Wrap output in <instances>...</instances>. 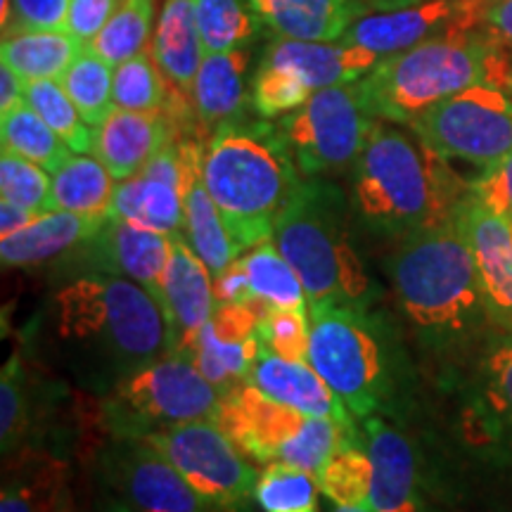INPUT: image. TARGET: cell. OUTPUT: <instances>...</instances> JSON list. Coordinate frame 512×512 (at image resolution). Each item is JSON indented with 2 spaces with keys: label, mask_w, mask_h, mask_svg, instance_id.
<instances>
[{
  "label": "cell",
  "mask_w": 512,
  "mask_h": 512,
  "mask_svg": "<svg viewBox=\"0 0 512 512\" xmlns=\"http://www.w3.org/2000/svg\"><path fill=\"white\" fill-rule=\"evenodd\" d=\"M380 60L373 50L342 41L278 38L256 69L252 105L259 117L283 119L323 88L361 81Z\"/></svg>",
  "instance_id": "obj_10"
},
{
  "label": "cell",
  "mask_w": 512,
  "mask_h": 512,
  "mask_svg": "<svg viewBox=\"0 0 512 512\" xmlns=\"http://www.w3.org/2000/svg\"><path fill=\"white\" fill-rule=\"evenodd\" d=\"M67 10L69 0H12L10 31L3 36L19 31L67 29Z\"/></svg>",
  "instance_id": "obj_46"
},
{
  "label": "cell",
  "mask_w": 512,
  "mask_h": 512,
  "mask_svg": "<svg viewBox=\"0 0 512 512\" xmlns=\"http://www.w3.org/2000/svg\"><path fill=\"white\" fill-rule=\"evenodd\" d=\"M176 467L211 508L245 510L259 475L214 420H195L140 439Z\"/></svg>",
  "instance_id": "obj_13"
},
{
  "label": "cell",
  "mask_w": 512,
  "mask_h": 512,
  "mask_svg": "<svg viewBox=\"0 0 512 512\" xmlns=\"http://www.w3.org/2000/svg\"><path fill=\"white\" fill-rule=\"evenodd\" d=\"M24 86H27V81H24L15 69H10L8 64H0V114L22 105Z\"/></svg>",
  "instance_id": "obj_49"
},
{
  "label": "cell",
  "mask_w": 512,
  "mask_h": 512,
  "mask_svg": "<svg viewBox=\"0 0 512 512\" xmlns=\"http://www.w3.org/2000/svg\"><path fill=\"white\" fill-rule=\"evenodd\" d=\"M204 55L228 53L254 36V15L242 0H192Z\"/></svg>",
  "instance_id": "obj_39"
},
{
  "label": "cell",
  "mask_w": 512,
  "mask_h": 512,
  "mask_svg": "<svg viewBox=\"0 0 512 512\" xmlns=\"http://www.w3.org/2000/svg\"><path fill=\"white\" fill-rule=\"evenodd\" d=\"M366 3H370V10H389V8H401V5L425 3V0H366Z\"/></svg>",
  "instance_id": "obj_51"
},
{
  "label": "cell",
  "mask_w": 512,
  "mask_h": 512,
  "mask_svg": "<svg viewBox=\"0 0 512 512\" xmlns=\"http://www.w3.org/2000/svg\"><path fill=\"white\" fill-rule=\"evenodd\" d=\"M472 183L415 133L375 119L354 166V202L370 226L411 235L453 221Z\"/></svg>",
  "instance_id": "obj_1"
},
{
  "label": "cell",
  "mask_w": 512,
  "mask_h": 512,
  "mask_svg": "<svg viewBox=\"0 0 512 512\" xmlns=\"http://www.w3.org/2000/svg\"><path fill=\"white\" fill-rule=\"evenodd\" d=\"M36 211H29L24 207H17L12 202H0V238L17 233V230L27 228L31 221L36 219Z\"/></svg>",
  "instance_id": "obj_50"
},
{
  "label": "cell",
  "mask_w": 512,
  "mask_h": 512,
  "mask_svg": "<svg viewBox=\"0 0 512 512\" xmlns=\"http://www.w3.org/2000/svg\"><path fill=\"white\" fill-rule=\"evenodd\" d=\"M408 128L448 162L486 171L512 152V88H465L422 112Z\"/></svg>",
  "instance_id": "obj_12"
},
{
  "label": "cell",
  "mask_w": 512,
  "mask_h": 512,
  "mask_svg": "<svg viewBox=\"0 0 512 512\" xmlns=\"http://www.w3.org/2000/svg\"><path fill=\"white\" fill-rule=\"evenodd\" d=\"M29 427V399L24 389V377L19 370V358L12 356L0 377V441L3 456L17 451Z\"/></svg>",
  "instance_id": "obj_44"
},
{
  "label": "cell",
  "mask_w": 512,
  "mask_h": 512,
  "mask_svg": "<svg viewBox=\"0 0 512 512\" xmlns=\"http://www.w3.org/2000/svg\"><path fill=\"white\" fill-rule=\"evenodd\" d=\"M188 100V95L178 93L159 72L152 48L114 67V107L131 112H169L176 119L178 110L188 107Z\"/></svg>",
  "instance_id": "obj_32"
},
{
  "label": "cell",
  "mask_w": 512,
  "mask_h": 512,
  "mask_svg": "<svg viewBox=\"0 0 512 512\" xmlns=\"http://www.w3.org/2000/svg\"><path fill=\"white\" fill-rule=\"evenodd\" d=\"M202 183L238 247L247 252L271 240L280 214L304 181L280 128L228 121L204 147Z\"/></svg>",
  "instance_id": "obj_3"
},
{
  "label": "cell",
  "mask_w": 512,
  "mask_h": 512,
  "mask_svg": "<svg viewBox=\"0 0 512 512\" xmlns=\"http://www.w3.org/2000/svg\"><path fill=\"white\" fill-rule=\"evenodd\" d=\"M110 216H83L72 211L38 214L27 228L0 238V259L5 268L38 266L88 245Z\"/></svg>",
  "instance_id": "obj_25"
},
{
  "label": "cell",
  "mask_w": 512,
  "mask_h": 512,
  "mask_svg": "<svg viewBox=\"0 0 512 512\" xmlns=\"http://www.w3.org/2000/svg\"><path fill=\"white\" fill-rule=\"evenodd\" d=\"M223 392L190 358L169 354L124 377L105 396V425L119 439H145L195 420H214Z\"/></svg>",
  "instance_id": "obj_8"
},
{
  "label": "cell",
  "mask_w": 512,
  "mask_h": 512,
  "mask_svg": "<svg viewBox=\"0 0 512 512\" xmlns=\"http://www.w3.org/2000/svg\"><path fill=\"white\" fill-rule=\"evenodd\" d=\"M152 17H155V0H124L105 29L93 38V43H88V48L112 67H119L121 62L150 48L147 41H150Z\"/></svg>",
  "instance_id": "obj_38"
},
{
  "label": "cell",
  "mask_w": 512,
  "mask_h": 512,
  "mask_svg": "<svg viewBox=\"0 0 512 512\" xmlns=\"http://www.w3.org/2000/svg\"><path fill=\"white\" fill-rule=\"evenodd\" d=\"M0 145L3 150L43 166L50 174H55L69 157L76 155L27 102L0 114Z\"/></svg>",
  "instance_id": "obj_33"
},
{
  "label": "cell",
  "mask_w": 512,
  "mask_h": 512,
  "mask_svg": "<svg viewBox=\"0 0 512 512\" xmlns=\"http://www.w3.org/2000/svg\"><path fill=\"white\" fill-rule=\"evenodd\" d=\"M271 240L302 280L309 306L366 309L370 304L373 280L328 183L304 181L280 214Z\"/></svg>",
  "instance_id": "obj_6"
},
{
  "label": "cell",
  "mask_w": 512,
  "mask_h": 512,
  "mask_svg": "<svg viewBox=\"0 0 512 512\" xmlns=\"http://www.w3.org/2000/svg\"><path fill=\"white\" fill-rule=\"evenodd\" d=\"M259 318L261 313L247 304H216L183 358H190L223 394L230 392L249 380L261 351Z\"/></svg>",
  "instance_id": "obj_16"
},
{
  "label": "cell",
  "mask_w": 512,
  "mask_h": 512,
  "mask_svg": "<svg viewBox=\"0 0 512 512\" xmlns=\"http://www.w3.org/2000/svg\"><path fill=\"white\" fill-rule=\"evenodd\" d=\"M174 138L176 126L169 112H131L114 107L107 119L95 126L93 155L117 181H126L140 174Z\"/></svg>",
  "instance_id": "obj_21"
},
{
  "label": "cell",
  "mask_w": 512,
  "mask_h": 512,
  "mask_svg": "<svg viewBox=\"0 0 512 512\" xmlns=\"http://www.w3.org/2000/svg\"><path fill=\"white\" fill-rule=\"evenodd\" d=\"M86 48L67 29L19 31L3 36L0 64H8L24 81H57Z\"/></svg>",
  "instance_id": "obj_29"
},
{
  "label": "cell",
  "mask_w": 512,
  "mask_h": 512,
  "mask_svg": "<svg viewBox=\"0 0 512 512\" xmlns=\"http://www.w3.org/2000/svg\"><path fill=\"white\" fill-rule=\"evenodd\" d=\"M247 62L242 48L204 55L190 93L192 110L204 126H223L242 112L247 100Z\"/></svg>",
  "instance_id": "obj_27"
},
{
  "label": "cell",
  "mask_w": 512,
  "mask_h": 512,
  "mask_svg": "<svg viewBox=\"0 0 512 512\" xmlns=\"http://www.w3.org/2000/svg\"><path fill=\"white\" fill-rule=\"evenodd\" d=\"M181 235L192 247V252L207 264L214 280L242 254L226 219L204 188L202 178L192 185L188 197H185V221Z\"/></svg>",
  "instance_id": "obj_31"
},
{
  "label": "cell",
  "mask_w": 512,
  "mask_h": 512,
  "mask_svg": "<svg viewBox=\"0 0 512 512\" xmlns=\"http://www.w3.org/2000/svg\"><path fill=\"white\" fill-rule=\"evenodd\" d=\"M247 382L285 406L297 408L306 415L335 420L339 427L358 437L354 413L313 370L311 363L287 361V358L275 356L273 351L261 347Z\"/></svg>",
  "instance_id": "obj_22"
},
{
  "label": "cell",
  "mask_w": 512,
  "mask_h": 512,
  "mask_svg": "<svg viewBox=\"0 0 512 512\" xmlns=\"http://www.w3.org/2000/svg\"><path fill=\"white\" fill-rule=\"evenodd\" d=\"M472 195L486 209L512 223V152L491 169L482 171V176L472 183Z\"/></svg>",
  "instance_id": "obj_45"
},
{
  "label": "cell",
  "mask_w": 512,
  "mask_h": 512,
  "mask_svg": "<svg viewBox=\"0 0 512 512\" xmlns=\"http://www.w3.org/2000/svg\"><path fill=\"white\" fill-rule=\"evenodd\" d=\"M64 93L74 102L86 124L93 128L114 110V67L86 48L60 79Z\"/></svg>",
  "instance_id": "obj_34"
},
{
  "label": "cell",
  "mask_w": 512,
  "mask_h": 512,
  "mask_svg": "<svg viewBox=\"0 0 512 512\" xmlns=\"http://www.w3.org/2000/svg\"><path fill=\"white\" fill-rule=\"evenodd\" d=\"M309 363L354 418H368L387 389L382 342L366 309L309 306Z\"/></svg>",
  "instance_id": "obj_9"
},
{
  "label": "cell",
  "mask_w": 512,
  "mask_h": 512,
  "mask_svg": "<svg viewBox=\"0 0 512 512\" xmlns=\"http://www.w3.org/2000/svg\"><path fill=\"white\" fill-rule=\"evenodd\" d=\"M121 3L124 0H69L67 31L88 46L105 29Z\"/></svg>",
  "instance_id": "obj_47"
},
{
  "label": "cell",
  "mask_w": 512,
  "mask_h": 512,
  "mask_svg": "<svg viewBox=\"0 0 512 512\" xmlns=\"http://www.w3.org/2000/svg\"><path fill=\"white\" fill-rule=\"evenodd\" d=\"M117 178L93 152L72 155L53 174V211L83 216H110Z\"/></svg>",
  "instance_id": "obj_30"
},
{
  "label": "cell",
  "mask_w": 512,
  "mask_h": 512,
  "mask_svg": "<svg viewBox=\"0 0 512 512\" xmlns=\"http://www.w3.org/2000/svg\"><path fill=\"white\" fill-rule=\"evenodd\" d=\"M64 465L41 458L3 482L0 512H62Z\"/></svg>",
  "instance_id": "obj_36"
},
{
  "label": "cell",
  "mask_w": 512,
  "mask_h": 512,
  "mask_svg": "<svg viewBox=\"0 0 512 512\" xmlns=\"http://www.w3.org/2000/svg\"><path fill=\"white\" fill-rule=\"evenodd\" d=\"M24 102L53 128L64 143L72 147L76 155L93 152L95 128L86 124V119L76 110L74 102L64 93L60 81H27V86H24Z\"/></svg>",
  "instance_id": "obj_37"
},
{
  "label": "cell",
  "mask_w": 512,
  "mask_h": 512,
  "mask_svg": "<svg viewBox=\"0 0 512 512\" xmlns=\"http://www.w3.org/2000/svg\"><path fill=\"white\" fill-rule=\"evenodd\" d=\"M214 422L249 460L261 465L287 463L311 475L339 446L361 441L335 420L285 406L249 382L223 394Z\"/></svg>",
  "instance_id": "obj_7"
},
{
  "label": "cell",
  "mask_w": 512,
  "mask_h": 512,
  "mask_svg": "<svg viewBox=\"0 0 512 512\" xmlns=\"http://www.w3.org/2000/svg\"><path fill=\"white\" fill-rule=\"evenodd\" d=\"M185 192L162 178L136 174L117 183L110 219L128 221L133 226L181 235L185 221Z\"/></svg>",
  "instance_id": "obj_28"
},
{
  "label": "cell",
  "mask_w": 512,
  "mask_h": 512,
  "mask_svg": "<svg viewBox=\"0 0 512 512\" xmlns=\"http://www.w3.org/2000/svg\"><path fill=\"white\" fill-rule=\"evenodd\" d=\"M152 57L159 72L178 93H192L197 69L204 60L200 31L195 24L192 0H164L157 31L152 36Z\"/></svg>",
  "instance_id": "obj_26"
},
{
  "label": "cell",
  "mask_w": 512,
  "mask_h": 512,
  "mask_svg": "<svg viewBox=\"0 0 512 512\" xmlns=\"http://www.w3.org/2000/svg\"><path fill=\"white\" fill-rule=\"evenodd\" d=\"M216 304H247L264 313L268 309H309L302 280L273 240H264L214 280Z\"/></svg>",
  "instance_id": "obj_17"
},
{
  "label": "cell",
  "mask_w": 512,
  "mask_h": 512,
  "mask_svg": "<svg viewBox=\"0 0 512 512\" xmlns=\"http://www.w3.org/2000/svg\"><path fill=\"white\" fill-rule=\"evenodd\" d=\"M105 482L133 512H209V503L157 448L114 437L102 458Z\"/></svg>",
  "instance_id": "obj_14"
},
{
  "label": "cell",
  "mask_w": 512,
  "mask_h": 512,
  "mask_svg": "<svg viewBox=\"0 0 512 512\" xmlns=\"http://www.w3.org/2000/svg\"><path fill=\"white\" fill-rule=\"evenodd\" d=\"M0 195L5 202L17 204L36 214L53 211V174L15 152H0Z\"/></svg>",
  "instance_id": "obj_41"
},
{
  "label": "cell",
  "mask_w": 512,
  "mask_h": 512,
  "mask_svg": "<svg viewBox=\"0 0 512 512\" xmlns=\"http://www.w3.org/2000/svg\"><path fill=\"white\" fill-rule=\"evenodd\" d=\"M12 22V0H0V27H3V34L8 31Z\"/></svg>",
  "instance_id": "obj_52"
},
{
  "label": "cell",
  "mask_w": 512,
  "mask_h": 512,
  "mask_svg": "<svg viewBox=\"0 0 512 512\" xmlns=\"http://www.w3.org/2000/svg\"><path fill=\"white\" fill-rule=\"evenodd\" d=\"M318 489L335 505L370 510V486H373V463L361 441L342 444L316 472Z\"/></svg>",
  "instance_id": "obj_35"
},
{
  "label": "cell",
  "mask_w": 512,
  "mask_h": 512,
  "mask_svg": "<svg viewBox=\"0 0 512 512\" xmlns=\"http://www.w3.org/2000/svg\"><path fill=\"white\" fill-rule=\"evenodd\" d=\"M510 226H512V223H510Z\"/></svg>",
  "instance_id": "obj_55"
},
{
  "label": "cell",
  "mask_w": 512,
  "mask_h": 512,
  "mask_svg": "<svg viewBox=\"0 0 512 512\" xmlns=\"http://www.w3.org/2000/svg\"><path fill=\"white\" fill-rule=\"evenodd\" d=\"M254 501L264 512H318L316 475L287 463L266 465Z\"/></svg>",
  "instance_id": "obj_40"
},
{
  "label": "cell",
  "mask_w": 512,
  "mask_h": 512,
  "mask_svg": "<svg viewBox=\"0 0 512 512\" xmlns=\"http://www.w3.org/2000/svg\"><path fill=\"white\" fill-rule=\"evenodd\" d=\"M157 302L162 304L169 320L171 354L185 356L197 332L216 309L214 275L207 264L192 252L183 235L174 238L169 266H166Z\"/></svg>",
  "instance_id": "obj_18"
},
{
  "label": "cell",
  "mask_w": 512,
  "mask_h": 512,
  "mask_svg": "<svg viewBox=\"0 0 512 512\" xmlns=\"http://www.w3.org/2000/svg\"><path fill=\"white\" fill-rule=\"evenodd\" d=\"M392 280L403 313L425 332L453 335L489 313L475 254L458 219L403 235Z\"/></svg>",
  "instance_id": "obj_5"
},
{
  "label": "cell",
  "mask_w": 512,
  "mask_h": 512,
  "mask_svg": "<svg viewBox=\"0 0 512 512\" xmlns=\"http://www.w3.org/2000/svg\"><path fill=\"white\" fill-rule=\"evenodd\" d=\"M363 432V446L373 463L370 510L420 512L418 460L411 441L375 413L363 418Z\"/></svg>",
  "instance_id": "obj_23"
},
{
  "label": "cell",
  "mask_w": 512,
  "mask_h": 512,
  "mask_svg": "<svg viewBox=\"0 0 512 512\" xmlns=\"http://www.w3.org/2000/svg\"><path fill=\"white\" fill-rule=\"evenodd\" d=\"M489 0H425L389 10H370L356 19L339 38L380 57L401 53L430 38L482 27Z\"/></svg>",
  "instance_id": "obj_15"
},
{
  "label": "cell",
  "mask_w": 512,
  "mask_h": 512,
  "mask_svg": "<svg viewBox=\"0 0 512 512\" xmlns=\"http://www.w3.org/2000/svg\"><path fill=\"white\" fill-rule=\"evenodd\" d=\"M482 29L512 57V0H489L482 17Z\"/></svg>",
  "instance_id": "obj_48"
},
{
  "label": "cell",
  "mask_w": 512,
  "mask_h": 512,
  "mask_svg": "<svg viewBox=\"0 0 512 512\" xmlns=\"http://www.w3.org/2000/svg\"><path fill=\"white\" fill-rule=\"evenodd\" d=\"M176 235L133 226L128 221L107 219L91 245V256L100 273L121 275L143 285L147 292L159 294Z\"/></svg>",
  "instance_id": "obj_20"
},
{
  "label": "cell",
  "mask_w": 512,
  "mask_h": 512,
  "mask_svg": "<svg viewBox=\"0 0 512 512\" xmlns=\"http://www.w3.org/2000/svg\"><path fill=\"white\" fill-rule=\"evenodd\" d=\"M472 254L477 261L486 311L512 328V226L470 195L458 211Z\"/></svg>",
  "instance_id": "obj_19"
},
{
  "label": "cell",
  "mask_w": 512,
  "mask_h": 512,
  "mask_svg": "<svg viewBox=\"0 0 512 512\" xmlns=\"http://www.w3.org/2000/svg\"><path fill=\"white\" fill-rule=\"evenodd\" d=\"M373 124L375 117L354 81L313 93L299 110L280 119V133L302 176L316 178L356 166Z\"/></svg>",
  "instance_id": "obj_11"
},
{
  "label": "cell",
  "mask_w": 512,
  "mask_h": 512,
  "mask_svg": "<svg viewBox=\"0 0 512 512\" xmlns=\"http://www.w3.org/2000/svg\"><path fill=\"white\" fill-rule=\"evenodd\" d=\"M256 24L290 41H339L358 17L366 0H245Z\"/></svg>",
  "instance_id": "obj_24"
},
{
  "label": "cell",
  "mask_w": 512,
  "mask_h": 512,
  "mask_svg": "<svg viewBox=\"0 0 512 512\" xmlns=\"http://www.w3.org/2000/svg\"><path fill=\"white\" fill-rule=\"evenodd\" d=\"M60 342L114 384L171 354L169 320L155 294L112 273L74 280L55 294Z\"/></svg>",
  "instance_id": "obj_2"
},
{
  "label": "cell",
  "mask_w": 512,
  "mask_h": 512,
  "mask_svg": "<svg viewBox=\"0 0 512 512\" xmlns=\"http://www.w3.org/2000/svg\"><path fill=\"white\" fill-rule=\"evenodd\" d=\"M332 512H373L368 508H349V505H335V510Z\"/></svg>",
  "instance_id": "obj_54"
},
{
  "label": "cell",
  "mask_w": 512,
  "mask_h": 512,
  "mask_svg": "<svg viewBox=\"0 0 512 512\" xmlns=\"http://www.w3.org/2000/svg\"><path fill=\"white\" fill-rule=\"evenodd\" d=\"M261 347L287 361L309 363V309H268L259 318Z\"/></svg>",
  "instance_id": "obj_42"
},
{
  "label": "cell",
  "mask_w": 512,
  "mask_h": 512,
  "mask_svg": "<svg viewBox=\"0 0 512 512\" xmlns=\"http://www.w3.org/2000/svg\"><path fill=\"white\" fill-rule=\"evenodd\" d=\"M484 406L512 439V335L498 339L482 363Z\"/></svg>",
  "instance_id": "obj_43"
},
{
  "label": "cell",
  "mask_w": 512,
  "mask_h": 512,
  "mask_svg": "<svg viewBox=\"0 0 512 512\" xmlns=\"http://www.w3.org/2000/svg\"><path fill=\"white\" fill-rule=\"evenodd\" d=\"M479 83L512 88V57L482 27L382 57L358 86L375 119L411 126L437 102Z\"/></svg>",
  "instance_id": "obj_4"
},
{
  "label": "cell",
  "mask_w": 512,
  "mask_h": 512,
  "mask_svg": "<svg viewBox=\"0 0 512 512\" xmlns=\"http://www.w3.org/2000/svg\"><path fill=\"white\" fill-rule=\"evenodd\" d=\"M102 512H133L131 508H128V505H124L121 501H110L105 505V510Z\"/></svg>",
  "instance_id": "obj_53"
}]
</instances>
